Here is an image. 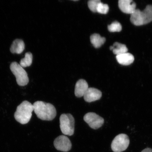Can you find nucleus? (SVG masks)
<instances>
[{
	"label": "nucleus",
	"mask_w": 152,
	"mask_h": 152,
	"mask_svg": "<svg viewBox=\"0 0 152 152\" xmlns=\"http://www.w3.org/2000/svg\"><path fill=\"white\" fill-rule=\"evenodd\" d=\"M34 111L38 118L43 121H52L56 117V108L52 104L37 101L33 104Z\"/></svg>",
	"instance_id": "obj_1"
},
{
	"label": "nucleus",
	"mask_w": 152,
	"mask_h": 152,
	"mask_svg": "<svg viewBox=\"0 0 152 152\" xmlns=\"http://www.w3.org/2000/svg\"><path fill=\"white\" fill-rule=\"evenodd\" d=\"M33 111V104L27 101H24L17 107L14 114L15 118L21 124H26L31 119Z\"/></svg>",
	"instance_id": "obj_2"
},
{
	"label": "nucleus",
	"mask_w": 152,
	"mask_h": 152,
	"mask_svg": "<svg viewBox=\"0 0 152 152\" xmlns=\"http://www.w3.org/2000/svg\"><path fill=\"white\" fill-rule=\"evenodd\" d=\"M131 22L136 26L149 23L152 21V5H148L143 11L136 9L131 15Z\"/></svg>",
	"instance_id": "obj_3"
},
{
	"label": "nucleus",
	"mask_w": 152,
	"mask_h": 152,
	"mask_svg": "<svg viewBox=\"0 0 152 152\" xmlns=\"http://www.w3.org/2000/svg\"><path fill=\"white\" fill-rule=\"evenodd\" d=\"M60 123L63 134L66 135H73L75 132V120L71 114H62L60 117Z\"/></svg>",
	"instance_id": "obj_4"
},
{
	"label": "nucleus",
	"mask_w": 152,
	"mask_h": 152,
	"mask_svg": "<svg viewBox=\"0 0 152 152\" xmlns=\"http://www.w3.org/2000/svg\"><path fill=\"white\" fill-rule=\"evenodd\" d=\"M10 68L16 77L17 83L19 86H24L28 84L29 81L28 74L20 64L13 62L11 64Z\"/></svg>",
	"instance_id": "obj_5"
},
{
	"label": "nucleus",
	"mask_w": 152,
	"mask_h": 152,
	"mask_svg": "<svg viewBox=\"0 0 152 152\" xmlns=\"http://www.w3.org/2000/svg\"><path fill=\"white\" fill-rule=\"evenodd\" d=\"M130 144L129 137L125 134L118 135L112 142L111 147L114 152H121L125 151Z\"/></svg>",
	"instance_id": "obj_6"
},
{
	"label": "nucleus",
	"mask_w": 152,
	"mask_h": 152,
	"mask_svg": "<svg viewBox=\"0 0 152 152\" xmlns=\"http://www.w3.org/2000/svg\"><path fill=\"white\" fill-rule=\"evenodd\" d=\"M83 119L91 128L97 129L103 125L104 120L102 117L94 113H89L86 114Z\"/></svg>",
	"instance_id": "obj_7"
},
{
	"label": "nucleus",
	"mask_w": 152,
	"mask_h": 152,
	"mask_svg": "<svg viewBox=\"0 0 152 152\" xmlns=\"http://www.w3.org/2000/svg\"><path fill=\"white\" fill-rule=\"evenodd\" d=\"M54 144L57 150L63 152L69 151L72 146L69 139L64 135L60 136L56 138L54 140Z\"/></svg>",
	"instance_id": "obj_8"
},
{
	"label": "nucleus",
	"mask_w": 152,
	"mask_h": 152,
	"mask_svg": "<svg viewBox=\"0 0 152 152\" xmlns=\"http://www.w3.org/2000/svg\"><path fill=\"white\" fill-rule=\"evenodd\" d=\"M118 7L123 12L131 15L136 10V5L132 0H119Z\"/></svg>",
	"instance_id": "obj_9"
},
{
	"label": "nucleus",
	"mask_w": 152,
	"mask_h": 152,
	"mask_svg": "<svg viewBox=\"0 0 152 152\" xmlns=\"http://www.w3.org/2000/svg\"><path fill=\"white\" fill-rule=\"evenodd\" d=\"M102 96V93L96 88H89L83 96L86 102H91L99 100Z\"/></svg>",
	"instance_id": "obj_10"
},
{
	"label": "nucleus",
	"mask_w": 152,
	"mask_h": 152,
	"mask_svg": "<svg viewBox=\"0 0 152 152\" xmlns=\"http://www.w3.org/2000/svg\"><path fill=\"white\" fill-rule=\"evenodd\" d=\"M88 85L86 81L80 79L76 83L75 88V94L76 96L80 98L83 96L88 90Z\"/></svg>",
	"instance_id": "obj_11"
},
{
	"label": "nucleus",
	"mask_w": 152,
	"mask_h": 152,
	"mask_svg": "<svg viewBox=\"0 0 152 152\" xmlns=\"http://www.w3.org/2000/svg\"><path fill=\"white\" fill-rule=\"evenodd\" d=\"M116 58L119 64L124 66L130 65L134 60L133 55L128 52L117 56Z\"/></svg>",
	"instance_id": "obj_12"
},
{
	"label": "nucleus",
	"mask_w": 152,
	"mask_h": 152,
	"mask_svg": "<svg viewBox=\"0 0 152 152\" xmlns=\"http://www.w3.org/2000/svg\"><path fill=\"white\" fill-rule=\"evenodd\" d=\"M25 49V44L23 41L20 39H16L13 42L11 45L10 51L12 53L21 54Z\"/></svg>",
	"instance_id": "obj_13"
},
{
	"label": "nucleus",
	"mask_w": 152,
	"mask_h": 152,
	"mask_svg": "<svg viewBox=\"0 0 152 152\" xmlns=\"http://www.w3.org/2000/svg\"><path fill=\"white\" fill-rule=\"evenodd\" d=\"M91 43L96 48H99L105 42V38L102 37L98 34H93L90 37Z\"/></svg>",
	"instance_id": "obj_14"
},
{
	"label": "nucleus",
	"mask_w": 152,
	"mask_h": 152,
	"mask_svg": "<svg viewBox=\"0 0 152 152\" xmlns=\"http://www.w3.org/2000/svg\"><path fill=\"white\" fill-rule=\"evenodd\" d=\"M113 46V52L116 56L128 52V49L124 44L116 42L114 43Z\"/></svg>",
	"instance_id": "obj_15"
},
{
	"label": "nucleus",
	"mask_w": 152,
	"mask_h": 152,
	"mask_svg": "<svg viewBox=\"0 0 152 152\" xmlns=\"http://www.w3.org/2000/svg\"><path fill=\"white\" fill-rule=\"evenodd\" d=\"M33 61V55L31 53H26L24 58L20 60V65L22 67H27L31 66Z\"/></svg>",
	"instance_id": "obj_16"
},
{
	"label": "nucleus",
	"mask_w": 152,
	"mask_h": 152,
	"mask_svg": "<svg viewBox=\"0 0 152 152\" xmlns=\"http://www.w3.org/2000/svg\"><path fill=\"white\" fill-rule=\"evenodd\" d=\"M108 29L111 32H119L122 30V26L119 22L115 21L108 26Z\"/></svg>",
	"instance_id": "obj_17"
},
{
	"label": "nucleus",
	"mask_w": 152,
	"mask_h": 152,
	"mask_svg": "<svg viewBox=\"0 0 152 152\" xmlns=\"http://www.w3.org/2000/svg\"><path fill=\"white\" fill-rule=\"evenodd\" d=\"M109 7L107 4H104L101 2L97 9L96 12L100 14H106L109 12Z\"/></svg>",
	"instance_id": "obj_18"
},
{
	"label": "nucleus",
	"mask_w": 152,
	"mask_h": 152,
	"mask_svg": "<svg viewBox=\"0 0 152 152\" xmlns=\"http://www.w3.org/2000/svg\"><path fill=\"white\" fill-rule=\"evenodd\" d=\"M100 2V0H90L88 3V7L92 12H96L97 9Z\"/></svg>",
	"instance_id": "obj_19"
},
{
	"label": "nucleus",
	"mask_w": 152,
	"mask_h": 152,
	"mask_svg": "<svg viewBox=\"0 0 152 152\" xmlns=\"http://www.w3.org/2000/svg\"><path fill=\"white\" fill-rule=\"evenodd\" d=\"M141 152H152V149L151 148H147L144 149Z\"/></svg>",
	"instance_id": "obj_20"
}]
</instances>
